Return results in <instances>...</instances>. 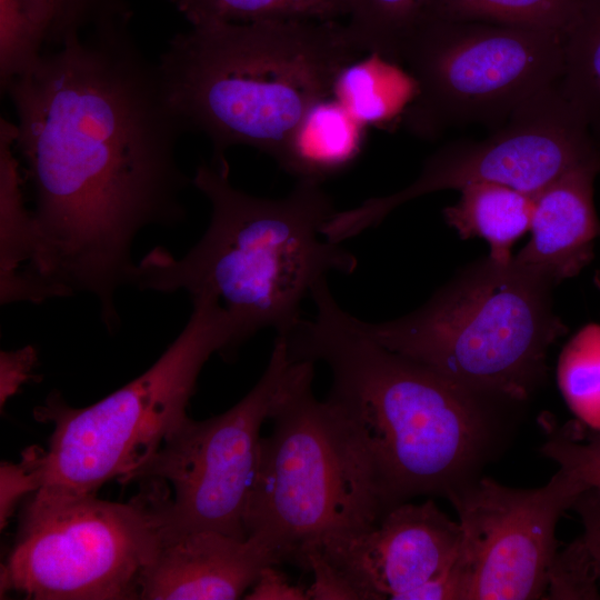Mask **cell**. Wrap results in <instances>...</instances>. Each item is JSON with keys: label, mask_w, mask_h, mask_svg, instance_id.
I'll return each mask as SVG.
<instances>
[{"label": "cell", "mask_w": 600, "mask_h": 600, "mask_svg": "<svg viewBox=\"0 0 600 600\" xmlns=\"http://www.w3.org/2000/svg\"><path fill=\"white\" fill-rule=\"evenodd\" d=\"M41 448L31 447L20 462L2 461L0 464V528L3 530L23 497L34 493L41 486Z\"/></svg>", "instance_id": "obj_28"}, {"label": "cell", "mask_w": 600, "mask_h": 600, "mask_svg": "<svg viewBox=\"0 0 600 600\" xmlns=\"http://www.w3.org/2000/svg\"><path fill=\"white\" fill-rule=\"evenodd\" d=\"M56 14L47 44L58 47L71 37L117 19H131L127 0H54Z\"/></svg>", "instance_id": "obj_27"}, {"label": "cell", "mask_w": 600, "mask_h": 600, "mask_svg": "<svg viewBox=\"0 0 600 600\" xmlns=\"http://www.w3.org/2000/svg\"><path fill=\"white\" fill-rule=\"evenodd\" d=\"M303 570L313 576L307 587L309 600H360L349 579L320 552L307 554Z\"/></svg>", "instance_id": "obj_30"}, {"label": "cell", "mask_w": 600, "mask_h": 600, "mask_svg": "<svg viewBox=\"0 0 600 600\" xmlns=\"http://www.w3.org/2000/svg\"><path fill=\"white\" fill-rule=\"evenodd\" d=\"M293 360L277 336L268 364L233 407L197 421L183 417L154 453L126 481H159L172 489L162 507V533L209 530L247 539L244 510L254 477L261 427L274 409Z\"/></svg>", "instance_id": "obj_10"}, {"label": "cell", "mask_w": 600, "mask_h": 600, "mask_svg": "<svg viewBox=\"0 0 600 600\" xmlns=\"http://www.w3.org/2000/svg\"><path fill=\"white\" fill-rule=\"evenodd\" d=\"M594 161H600V140L557 83L520 107L489 137L454 141L436 150L408 187L336 210L322 234L341 243L378 226L412 199L460 190L472 182L500 183L533 197L569 170Z\"/></svg>", "instance_id": "obj_11"}, {"label": "cell", "mask_w": 600, "mask_h": 600, "mask_svg": "<svg viewBox=\"0 0 600 600\" xmlns=\"http://www.w3.org/2000/svg\"><path fill=\"white\" fill-rule=\"evenodd\" d=\"M190 24L266 20L336 21L350 0H167Z\"/></svg>", "instance_id": "obj_23"}, {"label": "cell", "mask_w": 600, "mask_h": 600, "mask_svg": "<svg viewBox=\"0 0 600 600\" xmlns=\"http://www.w3.org/2000/svg\"><path fill=\"white\" fill-rule=\"evenodd\" d=\"M191 184L210 202L204 234L180 259L152 249L136 264L132 283L217 298L243 342L266 328L287 337L319 281L357 269L349 250L322 236L336 210L319 183L299 180L283 198H260L236 188L226 158H213L198 166Z\"/></svg>", "instance_id": "obj_3"}, {"label": "cell", "mask_w": 600, "mask_h": 600, "mask_svg": "<svg viewBox=\"0 0 600 600\" xmlns=\"http://www.w3.org/2000/svg\"><path fill=\"white\" fill-rule=\"evenodd\" d=\"M314 363L294 361L260 441L246 510L248 537L279 564L373 527L386 513L360 447L328 400L312 391Z\"/></svg>", "instance_id": "obj_6"}, {"label": "cell", "mask_w": 600, "mask_h": 600, "mask_svg": "<svg viewBox=\"0 0 600 600\" xmlns=\"http://www.w3.org/2000/svg\"><path fill=\"white\" fill-rule=\"evenodd\" d=\"M366 127L331 96L316 102L294 129L278 164L302 181L321 183L361 153Z\"/></svg>", "instance_id": "obj_16"}, {"label": "cell", "mask_w": 600, "mask_h": 600, "mask_svg": "<svg viewBox=\"0 0 600 600\" xmlns=\"http://www.w3.org/2000/svg\"><path fill=\"white\" fill-rule=\"evenodd\" d=\"M553 286L513 258L488 256L403 317L356 321L376 342L487 400L522 401L543 379L550 347L568 331L552 309Z\"/></svg>", "instance_id": "obj_5"}, {"label": "cell", "mask_w": 600, "mask_h": 600, "mask_svg": "<svg viewBox=\"0 0 600 600\" xmlns=\"http://www.w3.org/2000/svg\"><path fill=\"white\" fill-rule=\"evenodd\" d=\"M279 562L259 539L217 531L162 533L144 573L142 600H234L246 596L260 571Z\"/></svg>", "instance_id": "obj_14"}, {"label": "cell", "mask_w": 600, "mask_h": 600, "mask_svg": "<svg viewBox=\"0 0 600 600\" xmlns=\"http://www.w3.org/2000/svg\"><path fill=\"white\" fill-rule=\"evenodd\" d=\"M459 191V200L443 210L446 222L463 240H486L491 259L512 260V246L530 229L532 197L493 182H472Z\"/></svg>", "instance_id": "obj_17"}, {"label": "cell", "mask_w": 600, "mask_h": 600, "mask_svg": "<svg viewBox=\"0 0 600 600\" xmlns=\"http://www.w3.org/2000/svg\"><path fill=\"white\" fill-rule=\"evenodd\" d=\"M310 297L314 316L283 337L289 356L329 367L327 400L360 447L386 512L468 481L489 437L487 399L367 336L327 278Z\"/></svg>", "instance_id": "obj_2"}, {"label": "cell", "mask_w": 600, "mask_h": 600, "mask_svg": "<svg viewBox=\"0 0 600 600\" xmlns=\"http://www.w3.org/2000/svg\"><path fill=\"white\" fill-rule=\"evenodd\" d=\"M600 161L576 167L532 197L530 240L514 261L538 271L554 284L572 278L594 256L600 237L593 193Z\"/></svg>", "instance_id": "obj_15"}, {"label": "cell", "mask_w": 600, "mask_h": 600, "mask_svg": "<svg viewBox=\"0 0 600 600\" xmlns=\"http://www.w3.org/2000/svg\"><path fill=\"white\" fill-rule=\"evenodd\" d=\"M587 489L559 469L538 489H513L482 478L451 490L447 497L461 528L454 561L460 599L542 597L558 553L557 523Z\"/></svg>", "instance_id": "obj_12"}, {"label": "cell", "mask_w": 600, "mask_h": 600, "mask_svg": "<svg viewBox=\"0 0 600 600\" xmlns=\"http://www.w3.org/2000/svg\"><path fill=\"white\" fill-rule=\"evenodd\" d=\"M571 508L580 514L583 524L582 537L571 547L600 596V492L594 489L584 490Z\"/></svg>", "instance_id": "obj_29"}, {"label": "cell", "mask_w": 600, "mask_h": 600, "mask_svg": "<svg viewBox=\"0 0 600 600\" xmlns=\"http://www.w3.org/2000/svg\"><path fill=\"white\" fill-rule=\"evenodd\" d=\"M363 54L336 21H216L174 34L157 68L183 128L204 134L214 158L248 146L278 162L307 111Z\"/></svg>", "instance_id": "obj_4"}, {"label": "cell", "mask_w": 600, "mask_h": 600, "mask_svg": "<svg viewBox=\"0 0 600 600\" xmlns=\"http://www.w3.org/2000/svg\"><path fill=\"white\" fill-rule=\"evenodd\" d=\"M594 282L600 288V270L597 272V274L594 277Z\"/></svg>", "instance_id": "obj_33"}, {"label": "cell", "mask_w": 600, "mask_h": 600, "mask_svg": "<svg viewBox=\"0 0 600 600\" xmlns=\"http://www.w3.org/2000/svg\"><path fill=\"white\" fill-rule=\"evenodd\" d=\"M597 137H598V139L600 140V132L598 133V136H597Z\"/></svg>", "instance_id": "obj_34"}, {"label": "cell", "mask_w": 600, "mask_h": 600, "mask_svg": "<svg viewBox=\"0 0 600 600\" xmlns=\"http://www.w3.org/2000/svg\"><path fill=\"white\" fill-rule=\"evenodd\" d=\"M130 19L71 37L2 90L34 210L27 277L47 296L93 294L109 329L114 293L132 282V242L184 218L191 183L177 161L186 132Z\"/></svg>", "instance_id": "obj_1"}, {"label": "cell", "mask_w": 600, "mask_h": 600, "mask_svg": "<svg viewBox=\"0 0 600 600\" xmlns=\"http://www.w3.org/2000/svg\"><path fill=\"white\" fill-rule=\"evenodd\" d=\"M460 544L459 522L428 500L397 504L370 529L312 551L349 579L360 600H404L450 568Z\"/></svg>", "instance_id": "obj_13"}, {"label": "cell", "mask_w": 600, "mask_h": 600, "mask_svg": "<svg viewBox=\"0 0 600 600\" xmlns=\"http://www.w3.org/2000/svg\"><path fill=\"white\" fill-rule=\"evenodd\" d=\"M430 0H350L344 23L352 42L402 66L403 50L424 19Z\"/></svg>", "instance_id": "obj_22"}, {"label": "cell", "mask_w": 600, "mask_h": 600, "mask_svg": "<svg viewBox=\"0 0 600 600\" xmlns=\"http://www.w3.org/2000/svg\"><path fill=\"white\" fill-rule=\"evenodd\" d=\"M402 66L416 94L402 120L414 134L506 122L557 84L563 34L473 21L424 20L409 39Z\"/></svg>", "instance_id": "obj_9"}, {"label": "cell", "mask_w": 600, "mask_h": 600, "mask_svg": "<svg viewBox=\"0 0 600 600\" xmlns=\"http://www.w3.org/2000/svg\"><path fill=\"white\" fill-rule=\"evenodd\" d=\"M558 88L567 101L600 132V0H582L563 34V71Z\"/></svg>", "instance_id": "obj_20"}, {"label": "cell", "mask_w": 600, "mask_h": 600, "mask_svg": "<svg viewBox=\"0 0 600 600\" xmlns=\"http://www.w3.org/2000/svg\"><path fill=\"white\" fill-rule=\"evenodd\" d=\"M129 502L96 494L47 499L34 494L20 516L12 550L1 566V594L33 600L139 599L144 573L162 541L157 481L142 482Z\"/></svg>", "instance_id": "obj_8"}, {"label": "cell", "mask_w": 600, "mask_h": 600, "mask_svg": "<svg viewBox=\"0 0 600 600\" xmlns=\"http://www.w3.org/2000/svg\"><path fill=\"white\" fill-rule=\"evenodd\" d=\"M16 122L0 120L1 294L20 280L9 302L19 301L26 271L33 253L32 214L23 201L19 162L14 156Z\"/></svg>", "instance_id": "obj_19"}, {"label": "cell", "mask_w": 600, "mask_h": 600, "mask_svg": "<svg viewBox=\"0 0 600 600\" xmlns=\"http://www.w3.org/2000/svg\"><path fill=\"white\" fill-rule=\"evenodd\" d=\"M542 453L559 464L588 489L600 492V431L589 429L578 420L549 431Z\"/></svg>", "instance_id": "obj_26"}, {"label": "cell", "mask_w": 600, "mask_h": 600, "mask_svg": "<svg viewBox=\"0 0 600 600\" xmlns=\"http://www.w3.org/2000/svg\"><path fill=\"white\" fill-rule=\"evenodd\" d=\"M414 94L406 68L373 52L344 66L331 90V97L366 128L402 117Z\"/></svg>", "instance_id": "obj_18"}, {"label": "cell", "mask_w": 600, "mask_h": 600, "mask_svg": "<svg viewBox=\"0 0 600 600\" xmlns=\"http://www.w3.org/2000/svg\"><path fill=\"white\" fill-rule=\"evenodd\" d=\"M581 3L582 0H430L423 21H473L564 34Z\"/></svg>", "instance_id": "obj_21"}, {"label": "cell", "mask_w": 600, "mask_h": 600, "mask_svg": "<svg viewBox=\"0 0 600 600\" xmlns=\"http://www.w3.org/2000/svg\"><path fill=\"white\" fill-rule=\"evenodd\" d=\"M54 14V0H0L1 90L39 61Z\"/></svg>", "instance_id": "obj_24"}, {"label": "cell", "mask_w": 600, "mask_h": 600, "mask_svg": "<svg viewBox=\"0 0 600 600\" xmlns=\"http://www.w3.org/2000/svg\"><path fill=\"white\" fill-rule=\"evenodd\" d=\"M561 394L577 420L600 431V324L582 327L563 347L557 366Z\"/></svg>", "instance_id": "obj_25"}, {"label": "cell", "mask_w": 600, "mask_h": 600, "mask_svg": "<svg viewBox=\"0 0 600 600\" xmlns=\"http://www.w3.org/2000/svg\"><path fill=\"white\" fill-rule=\"evenodd\" d=\"M37 352L32 347L14 351H1L0 356V407L14 396L20 387L32 378Z\"/></svg>", "instance_id": "obj_31"}, {"label": "cell", "mask_w": 600, "mask_h": 600, "mask_svg": "<svg viewBox=\"0 0 600 600\" xmlns=\"http://www.w3.org/2000/svg\"><path fill=\"white\" fill-rule=\"evenodd\" d=\"M277 566L268 564L262 568L244 598L247 600H309L307 587L292 583Z\"/></svg>", "instance_id": "obj_32"}, {"label": "cell", "mask_w": 600, "mask_h": 600, "mask_svg": "<svg viewBox=\"0 0 600 600\" xmlns=\"http://www.w3.org/2000/svg\"><path fill=\"white\" fill-rule=\"evenodd\" d=\"M190 318L143 373L96 403L74 408L51 392L34 417L53 429L40 450L41 486L33 494L68 499L96 494L112 479L126 482L187 416L198 377L213 353L230 357L243 343L221 302L191 298Z\"/></svg>", "instance_id": "obj_7"}]
</instances>
